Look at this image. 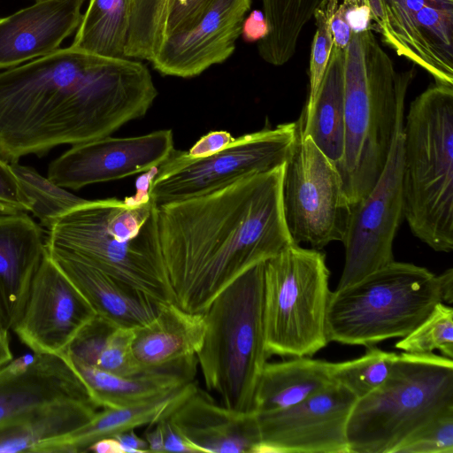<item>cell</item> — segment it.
Returning <instances> with one entry per match:
<instances>
[{"label": "cell", "instance_id": "6da1fadb", "mask_svg": "<svg viewBox=\"0 0 453 453\" xmlns=\"http://www.w3.org/2000/svg\"><path fill=\"white\" fill-rule=\"evenodd\" d=\"M157 96L148 67L71 46L0 72V157L110 136L143 117Z\"/></svg>", "mask_w": 453, "mask_h": 453}, {"label": "cell", "instance_id": "7a4b0ae2", "mask_svg": "<svg viewBox=\"0 0 453 453\" xmlns=\"http://www.w3.org/2000/svg\"><path fill=\"white\" fill-rule=\"evenodd\" d=\"M284 166L158 205L163 260L181 309L203 313L241 274L296 244L283 209Z\"/></svg>", "mask_w": 453, "mask_h": 453}, {"label": "cell", "instance_id": "3957f363", "mask_svg": "<svg viewBox=\"0 0 453 453\" xmlns=\"http://www.w3.org/2000/svg\"><path fill=\"white\" fill-rule=\"evenodd\" d=\"M58 249L161 303H175L165 267L158 205L145 194L86 200L46 229Z\"/></svg>", "mask_w": 453, "mask_h": 453}, {"label": "cell", "instance_id": "277c9868", "mask_svg": "<svg viewBox=\"0 0 453 453\" xmlns=\"http://www.w3.org/2000/svg\"><path fill=\"white\" fill-rule=\"evenodd\" d=\"M413 76V69L396 71L372 29L351 32L342 50L345 145L336 166L350 206L372 189L387 165L403 128Z\"/></svg>", "mask_w": 453, "mask_h": 453}, {"label": "cell", "instance_id": "5b68a950", "mask_svg": "<svg viewBox=\"0 0 453 453\" xmlns=\"http://www.w3.org/2000/svg\"><path fill=\"white\" fill-rule=\"evenodd\" d=\"M403 124V219L434 251L451 252L453 86L428 87L412 101Z\"/></svg>", "mask_w": 453, "mask_h": 453}, {"label": "cell", "instance_id": "8992f818", "mask_svg": "<svg viewBox=\"0 0 453 453\" xmlns=\"http://www.w3.org/2000/svg\"><path fill=\"white\" fill-rule=\"evenodd\" d=\"M264 263L241 274L203 311L205 334L196 353L205 387L220 403L254 411V396L269 357L264 328Z\"/></svg>", "mask_w": 453, "mask_h": 453}, {"label": "cell", "instance_id": "52a82bcc", "mask_svg": "<svg viewBox=\"0 0 453 453\" xmlns=\"http://www.w3.org/2000/svg\"><path fill=\"white\" fill-rule=\"evenodd\" d=\"M453 412V359L402 352L385 381L357 399L347 423L349 453H394L434 419Z\"/></svg>", "mask_w": 453, "mask_h": 453}, {"label": "cell", "instance_id": "ba28073f", "mask_svg": "<svg viewBox=\"0 0 453 453\" xmlns=\"http://www.w3.org/2000/svg\"><path fill=\"white\" fill-rule=\"evenodd\" d=\"M443 303L441 277L423 266L393 261L360 280L331 292L326 311L329 342L377 344L403 338L434 305Z\"/></svg>", "mask_w": 453, "mask_h": 453}, {"label": "cell", "instance_id": "9c48e42d", "mask_svg": "<svg viewBox=\"0 0 453 453\" xmlns=\"http://www.w3.org/2000/svg\"><path fill=\"white\" fill-rule=\"evenodd\" d=\"M330 273L319 250L292 244L264 263V328L268 357H312L329 342Z\"/></svg>", "mask_w": 453, "mask_h": 453}, {"label": "cell", "instance_id": "30bf717a", "mask_svg": "<svg viewBox=\"0 0 453 453\" xmlns=\"http://www.w3.org/2000/svg\"><path fill=\"white\" fill-rule=\"evenodd\" d=\"M296 130L297 121L265 127L239 136L225 149L198 158L175 150L159 165L148 194L157 205L166 204L204 196L270 171L286 162Z\"/></svg>", "mask_w": 453, "mask_h": 453}, {"label": "cell", "instance_id": "8fae6325", "mask_svg": "<svg viewBox=\"0 0 453 453\" xmlns=\"http://www.w3.org/2000/svg\"><path fill=\"white\" fill-rule=\"evenodd\" d=\"M296 121L282 181L285 219L296 244L304 242L320 250L342 241L350 204L336 165L302 134Z\"/></svg>", "mask_w": 453, "mask_h": 453}, {"label": "cell", "instance_id": "7c38bea8", "mask_svg": "<svg viewBox=\"0 0 453 453\" xmlns=\"http://www.w3.org/2000/svg\"><path fill=\"white\" fill-rule=\"evenodd\" d=\"M403 129L372 189L350 206L344 237L343 270L336 289L351 285L393 262V242L403 219Z\"/></svg>", "mask_w": 453, "mask_h": 453}, {"label": "cell", "instance_id": "4fadbf2b", "mask_svg": "<svg viewBox=\"0 0 453 453\" xmlns=\"http://www.w3.org/2000/svg\"><path fill=\"white\" fill-rule=\"evenodd\" d=\"M383 42L453 86V0H365Z\"/></svg>", "mask_w": 453, "mask_h": 453}, {"label": "cell", "instance_id": "5bb4252c", "mask_svg": "<svg viewBox=\"0 0 453 453\" xmlns=\"http://www.w3.org/2000/svg\"><path fill=\"white\" fill-rule=\"evenodd\" d=\"M356 401L333 381L294 406L257 413L261 441L256 453H349L347 423Z\"/></svg>", "mask_w": 453, "mask_h": 453}, {"label": "cell", "instance_id": "9a60e30c", "mask_svg": "<svg viewBox=\"0 0 453 453\" xmlns=\"http://www.w3.org/2000/svg\"><path fill=\"white\" fill-rule=\"evenodd\" d=\"M174 150L170 129L132 137L106 136L72 145L49 165L47 177L64 188L77 190L152 170Z\"/></svg>", "mask_w": 453, "mask_h": 453}, {"label": "cell", "instance_id": "2e32d148", "mask_svg": "<svg viewBox=\"0 0 453 453\" xmlns=\"http://www.w3.org/2000/svg\"><path fill=\"white\" fill-rule=\"evenodd\" d=\"M95 316L45 250L12 331L33 352L60 355Z\"/></svg>", "mask_w": 453, "mask_h": 453}, {"label": "cell", "instance_id": "e0dca14e", "mask_svg": "<svg viewBox=\"0 0 453 453\" xmlns=\"http://www.w3.org/2000/svg\"><path fill=\"white\" fill-rule=\"evenodd\" d=\"M251 0H211L188 29L166 36L150 63L162 75L192 78L232 56Z\"/></svg>", "mask_w": 453, "mask_h": 453}, {"label": "cell", "instance_id": "ac0fdd59", "mask_svg": "<svg viewBox=\"0 0 453 453\" xmlns=\"http://www.w3.org/2000/svg\"><path fill=\"white\" fill-rule=\"evenodd\" d=\"M69 401L92 402L61 355L33 352L0 367V426Z\"/></svg>", "mask_w": 453, "mask_h": 453}, {"label": "cell", "instance_id": "d6986e66", "mask_svg": "<svg viewBox=\"0 0 453 453\" xmlns=\"http://www.w3.org/2000/svg\"><path fill=\"white\" fill-rule=\"evenodd\" d=\"M85 0H36L0 19V70L59 49L80 26Z\"/></svg>", "mask_w": 453, "mask_h": 453}, {"label": "cell", "instance_id": "ffe728a7", "mask_svg": "<svg viewBox=\"0 0 453 453\" xmlns=\"http://www.w3.org/2000/svg\"><path fill=\"white\" fill-rule=\"evenodd\" d=\"M168 418L203 453H256L261 441L257 412L217 403L198 386Z\"/></svg>", "mask_w": 453, "mask_h": 453}, {"label": "cell", "instance_id": "44dd1931", "mask_svg": "<svg viewBox=\"0 0 453 453\" xmlns=\"http://www.w3.org/2000/svg\"><path fill=\"white\" fill-rule=\"evenodd\" d=\"M45 250L41 225L26 212L0 215V318L9 330L22 314Z\"/></svg>", "mask_w": 453, "mask_h": 453}, {"label": "cell", "instance_id": "7402d4cb", "mask_svg": "<svg viewBox=\"0 0 453 453\" xmlns=\"http://www.w3.org/2000/svg\"><path fill=\"white\" fill-rule=\"evenodd\" d=\"M205 327L203 313L186 311L174 303H161L152 321L135 328L134 358L142 372L196 369Z\"/></svg>", "mask_w": 453, "mask_h": 453}, {"label": "cell", "instance_id": "603a6c76", "mask_svg": "<svg viewBox=\"0 0 453 453\" xmlns=\"http://www.w3.org/2000/svg\"><path fill=\"white\" fill-rule=\"evenodd\" d=\"M45 247L96 315L129 328L143 326L157 315L161 303L62 250Z\"/></svg>", "mask_w": 453, "mask_h": 453}, {"label": "cell", "instance_id": "cb8c5ba5", "mask_svg": "<svg viewBox=\"0 0 453 453\" xmlns=\"http://www.w3.org/2000/svg\"><path fill=\"white\" fill-rule=\"evenodd\" d=\"M196 387L194 380L142 403L103 409L81 427L42 442L35 453L87 452L88 447L99 439L168 418Z\"/></svg>", "mask_w": 453, "mask_h": 453}, {"label": "cell", "instance_id": "d4e9b609", "mask_svg": "<svg viewBox=\"0 0 453 453\" xmlns=\"http://www.w3.org/2000/svg\"><path fill=\"white\" fill-rule=\"evenodd\" d=\"M67 362L85 385L91 401L102 409H118L150 401L194 381L196 374V370L170 369L124 376Z\"/></svg>", "mask_w": 453, "mask_h": 453}, {"label": "cell", "instance_id": "484cf974", "mask_svg": "<svg viewBox=\"0 0 453 453\" xmlns=\"http://www.w3.org/2000/svg\"><path fill=\"white\" fill-rule=\"evenodd\" d=\"M332 364L310 356L266 362L256 388L253 411L273 412L303 402L333 382Z\"/></svg>", "mask_w": 453, "mask_h": 453}, {"label": "cell", "instance_id": "4316f807", "mask_svg": "<svg viewBox=\"0 0 453 453\" xmlns=\"http://www.w3.org/2000/svg\"><path fill=\"white\" fill-rule=\"evenodd\" d=\"M343 50L332 47L314 100L304 106L299 118L302 134L311 138L336 166L343 157L345 145Z\"/></svg>", "mask_w": 453, "mask_h": 453}, {"label": "cell", "instance_id": "83f0119b", "mask_svg": "<svg viewBox=\"0 0 453 453\" xmlns=\"http://www.w3.org/2000/svg\"><path fill=\"white\" fill-rule=\"evenodd\" d=\"M98 408L92 402L55 403L0 426V453H35L44 441L86 424Z\"/></svg>", "mask_w": 453, "mask_h": 453}, {"label": "cell", "instance_id": "f1b7e54d", "mask_svg": "<svg viewBox=\"0 0 453 453\" xmlns=\"http://www.w3.org/2000/svg\"><path fill=\"white\" fill-rule=\"evenodd\" d=\"M134 330L96 315L60 355L70 362L115 374L134 375L142 372L132 352Z\"/></svg>", "mask_w": 453, "mask_h": 453}, {"label": "cell", "instance_id": "f546056e", "mask_svg": "<svg viewBox=\"0 0 453 453\" xmlns=\"http://www.w3.org/2000/svg\"><path fill=\"white\" fill-rule=\"evenodd\" d=\"M133 0H89L72 48L91 55L127 58Z\"/></svg>", "mask_w": 453, "mask_h": 453}, {"label": "cell", "instance_id": "4dcf8cb0", "mask_svg": "<svg viewBox=\"0 0 453 453\" xmlns=\"http://www.w3.org/2000/svg\"><path fill=\"white\" fill-rule=\"evenodd\" d=\"M10 164L30 201V212L38 219L42 227L49 228L61 216L86 201L43 177L31 166L19 162Z\"/></svg>", "mask_w": 453, "mask_h": 453}, {"label": "cell", "instance_id": "1f68e13d", "mask_svg": "<svg viewBox=\"0 0 453 453\" xmlns=\"http://www.w3.org/2000/svg\"><path fill=\"white\" fill-rule=\"evenodd\" d=\"M171 0H133L127 58L150 62L165 38Z\"/></svg>", "mask_w": 453, "mask_h": 453}, {"label": "cell", "instance_id": "d6a6232c", "mask_svg": "<svg viewBox=\"0 0 453 453\" xmlns=\"http://www.w3.org/2000/svg\"><path fill=\"white\" fill-rule=\"evenodd\" d=\"M397 353L368 346L362 357L333 363V381L343 386L360 399L380 386L388 378Z\"/></svg>", "mask_w": 453, "mask_h": 453}, {"label": "cell", "instance_id": "836d02e7", "mask_svg": "<svg viewBox=\"0 0 453 453\" xmlns=\"http://www.w3.org/2000/svg\"><path fill=\"white\" fill-rule=\"evenodd\" d=\"M404 352L430 354L439 350L453 359V309L440 302L410 334L395 344Z\"/></svg>", "mask_w": 453, "mask_h": 453}, {"label": "cell", "instance_id": "e575fe53", "mask_svg": "<svg viewBox=\"0 0 453 453\" xmlns=\"http://www.w3.org/2000/svg\"><path fill=\"white\" fill-rule=\"evenodd\" d=\"M339 1L326 0L313 13L316 32L311 45L309 69V95L305 106H309L314 100L329 61L333 47L331 19L340 4Z\"/></svg>", "mask_w": 453, "mask_h": 453}, {"label": "cell", "instance_id": "d590c367", "mask_svg": "<svg viewBox=\"0 0 453 453\" xmlns=\"http://www.w3.org/2000/svg\"><path fill=\"white\" fill-rule=\"evenodd\" d=\"M394 453H453V412L444 414L420 428Z\"/></svg>", "mask_w": 453, "mask_h": 453}, {"label": "cell", "instance_id": "8d00e7d4", "mask_svg": "<svg viewBox=\"0 0 453 453\" xmlns=\"http://www.w3.org/2000/svg\"><path fill=\"white\" fill-rule=\"evenodd\" d=\"M31 204L11 164L0 157V215L30 211Z\"/></svg>", "mask_w": 453, "mask_h": 453}, {"label": "cell", "instance_id": "74e56055", "mask_svg": "<svg viewBox=\"0 0 453 453\" xmlns=\"http://www.w3.org/2000/svg\"><path fill=\"white\" fill-rule=\"evenodd\" d=\"M211 1L171 0L165 28V38L173 33L190 27Z\"/></svg>", "mask_w": 453, "mask_h": 453}, {"label": "cell", "instance_id": "f35d334b", "mask_svg": "<svg viewBox=\"0 0 453 453\" xmlns=\"http://www.w3.org/2000/svg\"><path fill=\"white\" fill-rule=\"evenodd\" d=\"M234 137L227 131H211L202 136L187 151V155L192 158L203 157L212 155L228 146L234 141Z\"/></svg>", "mask_w": 453, "mask_h": 453}, {"label": "cell", "instance_id": "ab89813d", "mask_svg": "<svg viewBox=\"0 0 453 453\" xmlns=\"http://www.w3.org/2000/svg\"><path fill=\"white\" fill-rule=\"evenodd\" d=\"M164 438L165 452H189L202 453V449L197 447L185 437L171 422L169 418L159 421Z\"/></svg>", "mask_w": 453, "mask_h": 453}, {"label": "cell", "instance_id": "60d3db41", "mask_svg": "<svg viewBox=\"0 0 453 453\" xmlns=\"http://www.w3.org/2000/svg\"><path fill=\"white\" fill-rule=\"evenodd\" d=\"M268 33L269 27L263 11L253 10L244 18L241 36L246 42H260Z\"/></svg>", "mask_w": 453, "mask_h": 453}, {"label": "cell", "instance_id": "b9f144b4", "mask_svg": "<svg viewBox=\"0 0 453 453\" xmlns=\"http://www.w3.org/2000/svg\"><path fill=\"white\" fill-rule=\"evenodd\" d=\"M331 32L333 35V46L341 50L345 49L349 42L351 30L345 19L340 4L331 19Z\"/></svg>", "mask_w": 453, "mask_h": 453}, {"label": "cell", "instance_id": "7bdbcfd3", "mask_svg": "<svg viewBox=\"0 0 453 453\" xmlns=\"http://www.w3.org/2000/svg\"><path fill=\"white\" fill-rule=\"evenodd\" d=\"M114 437L120 443L124 453H146L150 452L149 446L145 439L139 437L134 429L119 433Z\"/></svg>", "mask_w": 453, "mask_h": 453}, {"label": "cell", "instance_id": "ee69618b", "mask_svg": "<svg viewBox=\"0 0 453 453\" xmlns=\"http://www.w3.org/2000/svg\"><path fill=\"white\" fill-rule=\"evenodd\" d=\"M159 421L149 425L144 434L150 452H165L163 431Z\"/></svg>", "mask_w": 453, "mask_h": 453}, {"label": "cell", "instance_id": "f6af8a7d", "mask_svg": "<svg viewBox=\"0 0 453 453\" xmlns=\"http://www.w3.org/2000/svg\"><path fill=\"white\" fill-rule=\"evenodd\" d=\"M87 451L96 453H124L118 440L114 437H104L93 442Z\"/></svg>", "mask_w": 453, "mask_h": 453}, {"label": "cell", "instance_id": "bcb514c9", "mask_svg": "<svg viewBox=\"0 0 453 453\" xmlns=\"http://www.w3.org/2000/svg\"><path fill=\"white\" fill-rule=\"evenodd\" d=\"M12 353L10 346L9 329L0 318V367L12 360Z\"/></svg>", "mask_w": 453, "mask_h": 453}, {"label": "cell", "instance_id": "7dc6e473", "mask_svg": "<svg viewBox=\"0 0 453 453\" xmlns=\"http://www.w3.org/2000/svg\"><path fill=\"white\" fill-rule=\"evenodd\" d=\"M439 275L441 277L443 303L450 305L453 302V269L449 268Z\"/></svg>", "mask_w": 453, "mask_h": 453}]
</instances>
